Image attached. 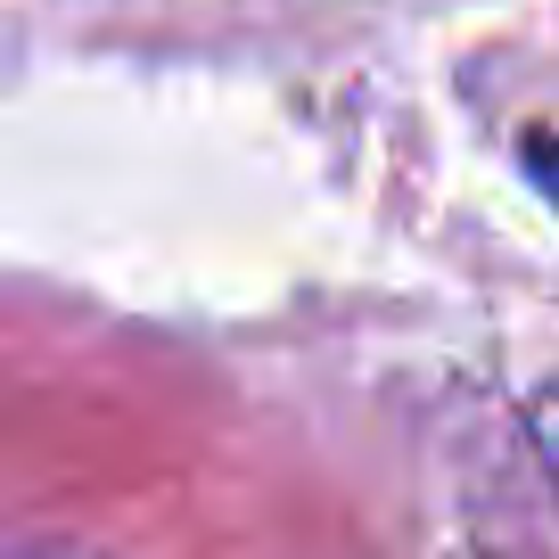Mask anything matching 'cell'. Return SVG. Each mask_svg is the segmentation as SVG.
<instances>
[{"mask_svg":"<svg viewBox=\"0 0 559 559\" xmlns=\"http://www.w3.org/2000/svg\"><path fill=\"white\" fill-rule=\"evenodd\" d=\"M519 157H526V174H535L543 190L559 198V140H551V132H526V140H519Z\"/></svg>","mask_w":559,"mask_h":559,"instance_id":"obj_1","label":"cell"}]
</instances>
